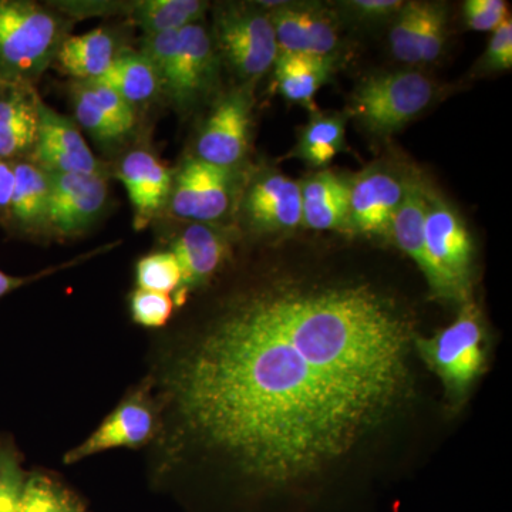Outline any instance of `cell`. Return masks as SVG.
<instances>
[{
  "instance_id": "obj_1",
  "label": "cell",
  "mask_w": 512,
  "mask_h": 512,
  "mask_svg": "<svg viewBox=\"0 0 512 512\" xmlns=\"http://www.w3.org/2000/svg\"><path fill=\"white\" fill-rule=\"evenodd\" d=\"M410 325L372 286L245 293L171 370L185 429L285 483L345 454L403 393Z\"/></svg>"
},
{
  "instance_id": "obj_2",
  "label": "cell",
  "mask_w": 512,
  "mask_h": 512,
  "mask_svg": "<svg viewBox=\"0 0 512 512\" xmlns=\"http://www.w3.org/2000/svg\"><path fill=\"white\" fill-rule=\"evenodd\" d=\"M72 19L30 0H0V84L35 86L56 63Z\"/></svg>"
},
{
  "instance_id": "obj_3",
  "label": "cell",
  "mask_w": 512,
  "mask_h": 512,
  "mask_svg": "<svg viewBox=\"0 0 512 512\" xmlns=\"http://www.w3.org/2000/svg\"><path fill=\"white\" fill-rule=\"evenodd\" d=\"M434 99V84L417 70L366 77L350 96L349 113L367 133L392 136L420 116Z\"/></svg>"
},
{
  "instance_id": "obj_4",
  "label": "cell",
  "mask_w": 512,
  "mask_h": 512,
  "mask_svg": "<svg viewBox=\"0 0 512 512\" xmlns=\"http://www.w3.org/2000/svg\"><path fill=\"white\" fill-rule=\"evenodd\" d=\"M215 49L244 86L274 67L278 43L268 10L259 3H225L215 12Z\"/></svg>"
},
{
  "instance_id": "obj_5",
  "label": "cell",
  "mask_w": 512,
  "mask_h": 512,
  "mask_svg": "<svg viewBox=\"0 0 512 512\" xmlns=\"http://www.w3.org/2000/svg\"><path fill=\"white\" fill-rule=\"evenodd\" d=\"M424 241L439 284L437 298L467 302L473 239L458 212L431 188L427 190Z\"/></svg>"
},
{
  "instance_id": "obj_6",
  "label": "cell",
  "mask_w": 512,
  "mask_h": 512,
  "mask_svg": "<svg viewBox=\"0 0 512 512\" xmlns=\"http://www.w3.org/2000/svg\"><path fill=\"white\" fill-rule=\"evenodd\" d=\"M483 342L480 312L473 303H466L450 326L431 339L417 340V348L446 384L448 393L463 396L483 370Z\"/></svg>"
},
{
  "instance_id": "obj_7",
  "label": "cell",
  "mask_w": 512,
  "mask_h": 512,
  "mask_svg": "<svg viewBox=\"0 0 512 512\" xmlns=\"http://www.w3.org/2000/svg\"><path fill=\"white\" fill-rule=\"evenodd\" d=\"M252 130V90L242 84L215 104L195 143V158L237 170L248 156Z\"/></svg>"
},
{
  "instance_id": "obj_8",
  "label": "cell",
  "mask_w": 512,
  "mask_h": 512,
  "mask_svg": "<svg viewBox=\"0 0 512 512\" xmlns=\"http://www.w3.org/2000/svg\"><path fill=\"white\" fill-rule=\"evenodd\" d=\"M237 170L217 167L190 157L174 173L167 208L174 217L211 224L231 210Z\"/></svg>"
},
{
  "instance_id": "obj_9",
  "label": "cell",
  "mask_w": 512,
  "mask_h": 512,
  "mask_svg": "<svg viewBox=\"0 0 512 512\" xmlns=\"http://www.w3.org/2000/svg\"><path fill=\"white\" fill-rule=\"evenodd\" d=\"M49 231L60 237L83 234L106 208V174H49Z\"/></svg>"
},
{
  "instance_id": "obj_10",
  "label": "cell",
  "mask_w": 512,
  "mask_h": 512,
  "mask_svg": "<svg viewBox=\"0 0 512 512\" xmlns=\"http://www.w3.org/2000/svg\"><path fill=\"white\" fill-rule=\"evenodd\" d=\"M407 178L383 168H369L349 181L346 229L367 237H389L406 192Z\"/></svg>"
},
{
  "instance_id": "obj_11",
  "label": "cell",
  "mask_w": 512,
  "mask_h": 512,
  "mask_svg": "<svg viewBox=\"0 0 512 512\" xmlns=\"http://www.w3.org/2000/svg\"><path fill=\"white\" fill-rule=\"evenodd\" d=\"M242 218L256 234H279L302 225L301 183L278 171L256 175L241 202Z\"/></svg>"
},
{
  "instance_id": "obj_12",
  "label": "cell",
  "mask_w": 512,
  "mask_h": 512,
  "mask_svg": "<svg viewBox=\"0 0 512 512\" xmlns=\"http://www.w3.org/2000/svg\"><path fill=\"white\" fill-rule=\"evenodd\" d=\"M47 174H106L79 127L42 101L35 150L29 158Z\"/></svg>"
},
{
  "instance_id": "obj_13",
  "label": "cell",
  "mask_w": 512,
  "mask_h": 512,
  "mask_svg": "<svg viewBox=\"0 0 512 512\" xmlns=\"http://www.w3.org/2000/svg\"><path fill=\"white\" fill-rule=\"evenodd\" d=\"M268 10L279 53H303L335 59L339 46L336 23L325 10L284 2H259Z\"/></svg>"
},
{
  "instance_id": "obj_14",
  "label": "cell",
  "mask_w": 512,
  "mask_h": 512,
  "mask_svg": "<svg viewBox=\"0 0 512 512\" xmlns=\"http://www.w3.org/2000/svg\"><path fill=\"white\" fill-rule=\"evenodd\" d=\"M220 55L201 23L178 32V62L173 89L168 97L178 109L188 110L214 89Z\"/></svg>"
},
{
  "instance_id": "obj_15",
  "label": "cell",
  "mask_w": 512,
  "mask_h": 512,
  "mask_svg": "<svg viewBox=\"0 0 512 512\" xmlns=\"http://www.w3.org/2000/svg\"><path fill=\"white\" fill-rule=\"evenodd\" d=\"M117 177L134 210V227L140 231L167 208L173 190L174 173L146 150L128 153L119 165Z\"/></svg>"
},
{
  "instance_id": "obj_16",
  "label": "cell",
  "mask_w": 512,
  "mask_h": 512,
  "mask_svg": "<svg viewBox=\"0 0 512 512\" xmlns=\"http://www.w3.org/2000/svg\"><path fill=\"white\" fill-rule=\"evenodd\" d=\"M42 99L35 86L0 84V160H29L35 150Z\"/></svg>"
},
{
  "instance_id": "obj_17",
  "label": "cell",
  "mask_w": 512,
  "mask_h": 512,
  "mask_svg": "<svg viewBox=\"0 0 512 512\" xmlns=\"http://www.w3.org/2000/svg\"><path fill=\"white\" fill-rule=\"evenodd\" d=\"M153 431L154 414L138 393L109 414L84 443L70 450L64 463L74 464L111 448L143 446L153 436Z\"/></svg>"
},
{
  "instance_id": "obj_18",
  "label": "cell",
  "mask_w": 512,
  "mask_h": 512,
  "mask_svg": "<svg viewBox=\"0 0 512 512\" xmlns=\"http://www.w3.org/2000/svg\"><path fill=\"white\" fill-rule=\"evenodd\" d=\"M170 251L180 264L184 292L204 284L224 265L231 244L227 235L214 225L195 222L178 234Z\"/></svg>"
},
{
  "instance_id": "obj_19",
  "label": "cell",
  "mask_w": 512,
  "mask_h": 512,
  "mask_svg": "<svg viewBox=\"0 0 512 512\" xmlns=\"http://www.w3.org/2000/svg\"><path fill=\"white\" fill-rule=\"evenodd\" d=\"M427 184L420 178L409 177L406 183V192L399 210L394 215L390 237L394 239L397 247L406 252L419 266L429 284L431 291L437 296L436 272L427 255L426 241H424V220L427 211Z\"/></svg>"
},
{
  "instance_id": "obj_20",
  "label": "cell",
  "mask_w": 512,
  "mask_h": 512,
  "mask_svg": "<svg viewBox=\"0 0 512 512\" xmlns=\"http://www.w3.org/2000/svg\"><path fill=\"white\" fill-rule=\"evenodd\" d=\"M50 178L30 160L15 163V191L9 227L25 235L49 231Z\"/></svg>"
},
{
  "instance_id": "obj_21",
  "label": "cell",
  "mask_w": 512,
  "mask_h": 512,
  "mask_svg": "<svg viewBox=\"0 0 512 512\" xmlns=\"http://www.w3.org/2000/svg\"><path fill=\"white\" fill-rule=\"evenodd\" d=\"M123 52L119 37L109 29L99 28L84 35L67 36L56 63L77 82H96Z\"/></svg>"
},
{
  "instance_id": "obj_22",
  "label": "cell",
  "mask_w": 512,
  "mask_h": 512,
  "mask_svg": "<svg viewBox=\"0 0 512 512\" xmlns=\"http://www.w3.org/2000/svg\"><path fill=\"white\" fill-rule=\"evenodd\" d=\"M302 225L318 231L346 229L349 181L323 170L301 183Z\"/></svg>"
},
{
  "instance_id": "obj_23",
  "label": "cell",
  "mask_w": 512,
  "mask_h": 512,
  "mask_svg": "<svg viewBox=\"0 0 512 512\" xmlns=\"http://www.w3.org/2000/svg\"><path fill=\"white\" fill-rule=\"evenodd\" d=\"M335 59L279 53L274 64L276 86L286 100L311 106L316 93L332 74Z\"/></svg>"
},
{
  "instance_id": "obj_24",
  "label": "cell",
  "mask_w": 512,
  "mask_h": 512,
  "mask_svg": "<svg viewBox=\"0 0 512 512\" xmlns=\"http://www.w3.org/2000/svg\"><path fill=\"white\" fill-rule=\"evenodd\" d=\"M114 8L126 12L127 18L143 29L144 35H151L178 32L200 23L207 12L208 3L202 0H137L114 3Z\"/></svg>"
},
{
  "instance_id": "obj_25",
  "label": "cell",
  "mask_w": 512,
  "mask_h": 512,
  "mask_svg": "<svg viewBox=\"0 0 512 512\" xmlns=\"http://www.w3.org/2000/svg\"><path fill=\"white\" fill-rule=\"evenodd\" d=\"M96 82L110 87L133 107L150 101L161 90L153 64L140 52L121 53L109 72Z\"/></svg>"
},
{
  "instance_id": "obj_26",
  "label": "cell",
  "mask_w": 512,
  "mask_h": 512,
  "mask_svg": "<svg viewBox=\"0 0 512 512\" xmlns=\"http://www.w3.org/2000/svg\"><path fill=\"white\" fill-rule=\"evenodd\" d=\"M345 114L315 113L302 128L295 156L315 168L332 163L333 158L346 148Z\"/></svg>"
},
{
  "instance_id": "obj_27",
  "label": "cell",
  "mask_w": 512,
  "mask_h": 512,
  "mask_svg": "<svg viewBox=\"0 0 512 512\" xmlns=\"http://www.w3.org/2000/svg\"><path fill=\"white\" fill-rule=\"evenodd\" d=\"M73 90L74 116L93 140L101 144H113L128 136L126 130L111 119L96 100L89 83L77 82Z\"/></svg>"
},
{
  "instance_id": "obj_28",
  "label": "cell",
  "mask_w": 512,
  "mask_h": 512,
  "mask_svg": "<svg viewBox=\"0 0 512 512\" xmlns=\"http://www.w3.org/2000/svg\"><path fill=\"white\" fill-rule=\"evenodd\" d=\"M18 512H83V508L55 481L33 476L26 480Z\"/></svg>"
},
{
  "instance_id": "obj_29",
  "label": "cell",
  "mask_w": 512,
  "mask_h": 512,
  "mask_svg": "<svg viewBox=\"0 0 512 512\" xmlns=\"http://www.w3.org/2000/svg\"><path fill=\"white\" fill-rule=\"evenodd\" d=\"M137 285L146 291L181 292L183 274L173 252H156L141 258L136 268Z\"/></svg>"
},
{
  "instance_id": "obj_30",
  "label": "cell",
  "mask_w": 512,
  "mask_h": 512,
  "mask_svg": "<svg viewBox=\"0 0 512 512\" xmlns=\"http://www.w3.org/2000/svg\"><path fill=\"white\" fill-rule=\"evenodd\" d=\"M389 45L393 56L400 62L420 64L419 50V2H404L394 16L389 33Z\"/></svg>"
},
{
  "instance_id": "obj_31",
  "label": "cell",
  "mask_w": 512,
  "mask_h": 512,
  "mask_svg": "<svg viewBox=\"0 0 512 512\" xmlns=\"http://www.w3.org/2000/svg\"><path fill=\"white\" fill-rule=\"evenodd\" d=\"M180 32V30H178ZM178 32H161L144 35L141 50L148 62L153 64L161 90L170 93L173 89L178 62Z\"/></svg>"
},
{
  "instance_id": "obj_32",
  "label": "cell",
  "mask_w": 512,
  "mask_h": 512,
  "mask_svg": "<svg viewBox=\"0 0 512 512\" xmlns=\"http://www.w3.org/2000/svg\"><path fill=\"white\" fill-rule=\"evenodd\" d=\"M447 39V12L441 3L419 2L421 63H433L443 53Z\"/></svg>"
},
{
  "instance_id": "obj_33",
  "label": "cell",
  "mask_w": 512,
  "mask_h": 512,
  "mask_svg": "<svg viewBox=\"0 0 512 512\" xmlns=\"http://www.w3.org/2000/svg\"><path fill=\"white\" fill-rule=\"evenodd\" d=\"M175 299L168 293L137 288L130 296L131 318L144 328H163L173 316Z\"/></svg>"
},
{
  "instance_id": "obj_34",
  "label": "cell",
  "mask_w": 512,
  "mask_h": 512,
  "mask_svg": "<svg viewBox=\"0 0 512 512\" xmlns=\"http://www.w3.org/2000/svg\"><path fill=\"white\" fill-rule=\"evenodd\" d=\"M25 484L15 451L0 444V512H18Z\"/></svg>"
},
{
  "instance_id": "obj_35",
  "label": "cell",
  "mask_w": 512,
  "mask_h": 512,
  "mask_svg": "<svg viewBox=\"0 0 512 512\" xmlns=\"http://www.w3.org/2000/svg\"><path fill=\"white\" fill-rule=\"evenodd\" d=\"M508 18L504 0H467L464 19L468 28L476 32H494Z\"/></svg>"
},
{
  "instance_id": "obj_36",
  "label": "cell",
  "mask_w": 512,
  "mask_h": 512,
  "mask_svg": "<svg viewBox=\"0 0 512 512\" xmlns=\"http://www.w3.org/2000/svg\"><path fill=\"white\" fill-rule=\"evenodd\" d=\"M483 66L490 72H505L512 67V22L510 16L494 30Z\"/></svg>"
},
{
  "instance_id": "obj_37",
  "label": "cell",
  "mask_w": 512,
  "mask_h": 512,
  "mask_svg": "<svg viewBox=\"0 0 512 512\" xmlns=\"http://www.w3.org/2000/svg\"><path fill=\"white\" fill-rule=\"evenodd\" d=\"M86 83H89L94 97L99 101L100 106L107 111L111 119L116 120L130 134L134 124H136V111H134V107L128 104L120 94L111 90L110 87L104 86V84L99 82Z\"/></svg>"
},
{
  "instance_id": "obj_38",
  "label": "cell",
  "mask_w": 512,
  "mask_h": 512,
  "mask_svg": "<svg viewBox=\"0 0 512 512\" xmlns=\"http://www.w3.org/2000/svg\"><path fill=\"white\" fill-rule=\"evenodd\" d=\"M403 5L402 0H352L348 3V8L356 18L372 22L396 16Z\"/></svg>"
},
{
  "instance_id": "obj_39",
  "label": "cell",
  "mask_w": 512,
  "mask_h": 512,
  "mask_svg": "<svg viewBox=\"0 0 512 512\" xmlns=\"http://www.w3.org/2000/svg\"><path fill=\"white\" fill-rule=\"evenodd\" d=\"M13 191H15V163L0 160V224L9 225Z\"/></svg>"
},
{
  "instance_id": "obj_40",
  "label": "cell",
  "mask_w": 512,
  "mask_h": 512,
  "mask_svg": "<svg viewBox=\"0 0 512 512\" xmlns=\"http://www.w3.org/2000/svg\"><path fill=\"white\" fill-rule=\"evenodd\" d=\"M57 269H59V266H57V268L46 269V271L32 276H12L0 271V298H3V296L8 295L10 292L16 291V289L22 288V286L30 284V282L36 281V279L53 274Z\"/></svg>"
}]
</instances>
